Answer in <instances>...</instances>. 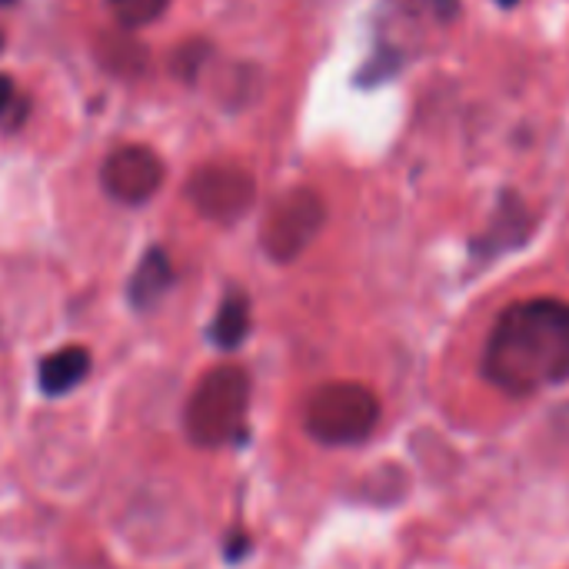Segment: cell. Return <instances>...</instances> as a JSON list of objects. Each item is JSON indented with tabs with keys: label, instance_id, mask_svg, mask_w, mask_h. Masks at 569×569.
<instances>
[{
	"label": "cell",
	"instance_id": "30bf717a",
	"mask_svg": "<svg viewBox=\"0 0 569 569\" xmlns=\"http://www.w3.org/2000/svg\"><path fill=\"white\" fill-rule=\"evenodd\" d=\"M107 7L123 30H140V27H150L153 20H160L167 13L170 0H107Z\"/></svg>",
	"mask_w": 569,
	"mask_h": 569
},
{
	"label": "cell",
	"instance_id": "52a82bcc",
	"mask_svg": "<svg viewBox=\"0 0 569 569\" xmlns=\"http://www.w3.org/2000/svg\"><path fill=\"white\" fill-rule=\"evenodd\" d=\"M90 350L87 347H60L47 353L37 367V383L47 397H67L90 377Z\"/></svg>",
	"mask_w": 569,
	"mask_h": 569
},
{
	"label": "cell",
	"instance_id": "9a60e30c",
	"mask_svg": "<svg viewBox=\"0 0 569 569\" xmlns=\"http://www.w3.org/2000/svg\"><path fill=\"white\" fill-rule=\"evenodd\" d=\"M0 47H3V33H0Z\"/></svg>",
	"mask_w": 569,
	"mask_h": 569
},
{
	"label": "cell",
	"instance_id": "8992f818",
	"mask_svg": "<svg viewBox=\"0 0 569 569\" xmlns=\"http://www.w3.org/2000/svg\"><path fill=\"white\" fill-rule=\"evenodd\" d=\"M100 187L110 200L123 207H140L163 187V160L143 143L117 147L100 167Z\"/></svg>",
	"mask_w": 569,
	"mask_h": 569
},
{
	"label": "cell",
	"instance_id": "5bb4252c",
	"mask_svg": "<svg viewBox=\"0 0 569 569\" xmlns=\"http://www.w3.org/2000/svg\"><path fill=\"white\" fill-rule=\"evenodd\" d=\"M500 3H503V7H513V3H517V0H500Z\"/></svg>",
	"mask_w": 569,
	"mask_h": 569
},
{
	"label": "cell",
	"instance_id": "277c9868",
	"mask_svg": "<svg viewBox=\"0 0 569 569\" xmlns=\"http://www.w3.org/2000/svg\"><path fill=\"white\" fill-rule=\"evenodd\" d=\"M323 220H327V207L317 190L310 187L287 190L263 220V230H260L263 253L273 263H293L317 240Z\"/></svg>",
	"mask_w": 569,
	"mask_h": 569
},
{
	"label": "cell",
	"instance_id": "7a4b0ae2",
	"mask_svg": "<svg viewBox=\"0 0 569 569\" xmlns=\"http://www.w3.org/2000/svg\"><path fill=\"white\" fill-rule=\"evenodd\" d=\"M247 413H250V373L237 363H223L207 370L193 387L183 410V430L197 447L207 450L227 447L247 433Z\"/></svg>",
	"mask_w": 569,
	"mask_h": 569
},
{
	"label": "cell",
	"instance_id": "6da1fadb",
	"mask_svg": "<svg viewBox=\"0 0 569 569\" xmlns=\"http://www.w3.org/2000/svg\"><path fill=\"white\" fill-rule=\"evenodd\" d=\"M483 373L513 397L569 380V303L533 297L500 313L483 350Z\"/></svg>",
	"mask_w": 569,
	"mask_h": 569
},
{
	"label": "cell",
	"instance_id": "8fae6325",
	"mask_svg": "<svg viewBox=\"0 0 569 569\" xmlns=\"http://www.w3.org/2000/svg\"><path fill=\"white\" fill-rule=\"evenodd\" d=\"M207 57H210V43H207V40L180 43V47H177V53H173V60H170V70L177 73V80L193 83V80H197V73H200V67L207 63Z\"/></svg>",
	"mask_w": 569,
	"mask_h": 569
},
{
	"label": "cell",
	"instance_id": "9c48e42d",
	"mask_svg": "<svg viewBox=\"0 0 569 569\" xmlns=\"http://www.w3.org/2000/svg\"><path fill=\"white\" fill-rule=\"evenodd\" d=\"M247 337H250V300L243 290H230L217 307V317L210 323V340L223 353H233L247 343Z\"/></svg>",
	"mask_w": 569,
	"mask_h": 569
},
{
	"label": "cell",
	"instance_id": "ba28073f",
	"mask_svg": "<svg viewBox=\"0 0 569 569\" xmlns=\"http://www.w3.org/2000/svg\"><path fill=\"white\" fill-rule=\"evenodd\" d=\"M170 287H173V263H170L163 247H150L143 253V260L137 263L130 283H127L130 307L133 310H153L167 297Z\"/></svg>",
	"mask_w": 569,
	"mask_h": 569
},
{
	"label": "cell",
	"instance_id": "4fadbf2b",
	"mask_svg": "<svg viewBox=\"0 0 569 569\" xmlns=\"http://www.w3.org/2000/svg\"><path fill=\"white\" fill-rule=\"evenodd\" d=\"M437 10H440L443 17H453V10H457V0H437Z\"/></svg>",
	"mask_w": 569,
	"mask_h": 569
},
{
	"label": "cell",
	"instance_id": "5b68a950",
	"mask_svg": "<svg viewBox=\"0 0 569 569\" xmlns=\"http://www.w3.org/2000/svg\"><path fill=\"white\" fill-rule=\"evenodd\" d=\"M187 200L203 220L233 223L247 217L257 200V180L237 163H203L187 180Z\"/></svg>",
	"mask_w": 569,
	"mask_h": 569
},
{
	"label": "cell",
	"instance_id": "7c38bea8",
	"mask_svg": "<svg viewBox=\"0 0 569 569\" xmlns=\"http://www.w3.org/2000/svg\"><path fill=\"white\" fill-rule=\"evenodd\" d=\"M27 100L23 93L17 90L13 77L10 73H0V127L3 130H17L23 120H27Z\"/></svg>",
	"mask_w": 569,
	"mask_h": 569
},
{
	"label": "cell",
	"instance_id": "3957f363",
	"mask_svg": "<svg viewBox=\"0 0 569 569\" xmlns=\"http://www.w3.org/2000/svg\"><path fill=\"white\" fill-rule=\"evenodd\" d=\"M303 423L307 433L323 447H353L377 430L380 400L370 387L353 380L323 383L310 393Z\"/></svg>",
	"mask_w": 569,
	"mask_h": 569
}]
</instances>
